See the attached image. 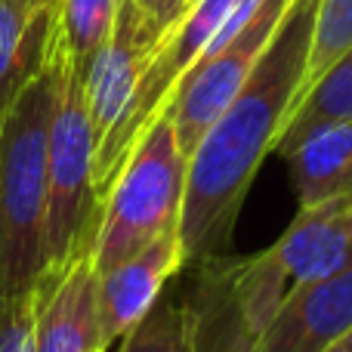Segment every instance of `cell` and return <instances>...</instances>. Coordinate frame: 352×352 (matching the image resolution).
I'll list each match as a JSON object with an SVG mask.
<instances>
[{
  "label": "cell",
  "instance_id": "cell-1",
  "mask_svg": "<svg viewBox=\"0 0 352 352\" xmlns=\"http://www.w3.org/2000/svg\"><path fill=\"white\" fill-rule=\"evenodd\" d=\"M316 0H294L248 84L186 158L179 241L186 263H204L226 241L241 201L275 152L303 84Z\"/></svg>",
  "mask_w": 352,
  "mask_h": 352
},
{
  "label": "cell",
  "instance_id": "cell-2",
  "mask_svg": "<svg viewBox=\"0 0 352 352\" xmlns=\"http://www.w3.org/2000/svg\"><path fill=\"white\" fill-rule=\"evenodd\" d=\"M65 47L16 99L0 124V294H28L43 272L50 127L59 99Z\"/></svg>",
  "mask_w": 352,
  "mask_h": 352
},
{
  "label": "cell",
  "instance_id": "cell-3",
  "mask_svg": "<svg viewBox=\"0 0 352 352\" xmlns=\"http://www.w3.org/2000/svg\"><path fill=\"white\" fill-rule=\"evenodd\" d=\"M352 260V192L300 207L287 232L263 254L226 266V291L250 343L275 312Z\"/></svg>",
  "mask_w": 352,
  "mask_h": 352
},
{
  "label": "cell",
  "instance_id": "cell-4",
  "mask_svg": "<svg viewBox=\"0 0 352 352\" xmlns=\"http://www.w3.org/2000/svg\"><path fill=\"white\" fill-rule=\"evenodd\" d=\"M182 192H186V155L173 136L170 118L161 111L158 121L142 133L118 179L111 182L93 235V269L111 272L140 254L146 244L179 226Z\"/></svg>",
  "mask_w": 352,
  "mask_h": 352
},
{
  "label": "cell",
  "instance_id": "cell-5",
  "mask_svg": "<svg viewBox=\"0 0 352 352\" xmlns=\"http://www.w3.org/2000/svg\"><path fill=\"white\" fill-rule=\"evenodd\" d=\"M93 161H96V136L87 115L80 68L65 53L59 99L53 111V127H50L43 272L68 266L93 248L99 223Z\"/></svg>",
  "mask_w": 352,
  "mask_h": 352
},
{
  "label": "cell",
  "instance_id": "cell-6",
  "mask_svg": "<svg viewBox=\"0 0 352 352\" xmlns=\"http://www.w3.org/2000/svg\"><path fill=\"white\" fill-rule=\"evenodd\" d=\"M291 3L294 0H241L217 41L176 84L164 105V115L170 118L173 136L186 158L248 84L250 72L272 43Z\"/></svg>",
  "mask_w": 352,
  "mask_h": 352
},
{
  "label": "cell",
  "instance_id": "cell-7",
  "mask_svg": "<svg viewBox=\"0 0 352 352\" xmlns=\"http://www.w3.org/2000/svg\"><path fill=\"white\" fill-rule=\"evenodd\" d=\"M238 3H241V0H192L158 34L152 53H148L146 72H142L140 90H136L127 124H124L121 133L109 142V148H102V152L96 155V161H93V186H96L99 207H102L111 182L121 173L124 161H127L130 152L136 148V142L142 140V133H146V130L158 121L161 111H164V105H167V99H170V93L176 90V84L192 72V65L204 56V50L217 41V34L232 19V12L238 10Z\"/></svg>",
  "mask_w": 352,
  "mask_h": 352
},
{
  "label": "cell",
  "instance_id": "cell-8",
  "mask_svg": "<svg viewBox=\"0 0 352 352\" xmlns=\"http://www.w3.org/2000/svg\"><path fill=\"white\" fill-rule=\"evenodd\" d=\"M155 47V34L148 31L136 0H121V12L105 47L80 68L87 115L96 136V155L109 148V142L121 133L133 109L148 53Z\"/></svg>",
  "mask_w": 352,
  "mask_h": 352
},
{
  "label": "cell",
  "instance_id": "cell-9",
  "mask_svg": "<svg viewBox=\"0 0 352 352\" xmlns=\"http://www.w3.org/2000/svg\"><path fill=\"white\" fill-rule=\"evenodd\" d=\"M34 297V352H96L99 275L90 250L62 269L41 272Z\"/></svg>",
  "mask_w": 352,
  "mask_h": 352
},
{
  "label": "cell",
  "instance_id": "cell-10",
  "mask_svg": "<svg viewBox=\"0 0 352 352\" xmlns=\"http://www.w3.org/2000/svg\"><path fill=\"white\" fill-rule=\"evenodd\" d=\"M186 266L179 229L164 232L152 244L99 275V346L109 352L121 343L161 300L164 285Z\"/></svg>",
  "mask_w": 352,
  "mask_h": 352
},
{
  "label": "cell",
  "instance_id": "cell-11",
  "mask_svg": "<svg viewBox=\"0 0 352 352\" xmlns=\"http://www.w3.org/2000/svg\"><path fill=\"white\" fill-rule=\"evenodd\" d=\"M352 334V260L340 272L294 294L250 352H328Z\"/></svg>",
  "mask_w": 352,
  "mask_h": 352
},
{
  "label": "cell",
  "instance_id": "cell-12",
  "mask_svg": "<svg viewBox=\"0 0 352 352\" xmlns=\"http://www.w3.org/2000/svg\"><path fill=\"white\" fill-rule=\"evenodd\" d=\"M59 0H0V124L53 59Z\"/></svg>",
  "mask_w": 352,
  "mask_h": 352
},
{
  "label": "cell",
  "instance_id": "cell-13",
  "mask_svg": "<svg viewBox=\"0 0 352 352\" xmlns=\"http://www.w3.org/2000/svg\"><path fill=\"white\" fill-rule=\"evenodd\" d=\"M300 207H312L352 188V121H328L278 140Z\"/></svg>",
  "mask_w": 352,
  "mask_h": 352
},
{
  "label": "cell",
  "instance_id": "cell-14",
  "mask_svg": "<svg viewBox=\"0 0 352 352\" xmlns=\"http://www.w3.org/2000/svg\"><path fill=\"white\" fill-rule=\"evenodd\" d=\"M118 352H198V328L188 300L167 297L121 340Z\"/></svg>",
  "mask_w": 352,
  "mask_h": 352
},
{
  "label": "cell",
  "instance_id": "cell-15",
  "mask_svg": "<svg viewBox=\"0 0 352 352\" xmlns=\"http://www.w3.org/2000/svg\"><path fill=\"white\" fill-rule=\"evenodd\" d=\"M121 0H59V41L78 68H84L111 37Z\"/></svg>",
  "mask_w": 352,
  "mask_h": 352
},
{
  "label": "cell",
  "instance_id": "cell-16",
  "mask_svg": "<svg viewBox=\"0 0 352 352\" xmlns=\"http://www.w3.org/2000/svg\"><path fill=\"white\" fill-rule=\"evenodd\" d=\"M328 121H352V50L303 93V99L281 130V140Z\"/></svg>",
  "mask_w": 352,
  "mask_h": 352
},
{
  "label": "cell",
  "instance_id": "cell-17",
  "mask_svg": "<svg viewBox=\"0 0 352 352\" xmlns=\"http://www.w3.org/2000/svg\"><path fill=\"white\" fill-rule=\"evenodd\" d=\"M349 50H352V0H316L312 37H309V53H306L300 99H303V93L309 90L337 59H343Z\"/></svg>",
  "mask_w": 352,
  "mask_h": 352
},
{
  "label": "cell",
  "instance_id": "cell-18",
  "mask_svg": "<svg viewBox=\"0 0 352 352\" xmlns=\"http://www.w3.org/2000/svg\"><path fill=\"white\" fill-rule=\"evenodd\" d=\"M0 352H34V297L0 294Z\"/></svg>",
  "mask_w": 352,
  "mask_h": 352
},
{
  "label": "cell",
  "instance_id": "cell-19",
  "mask_svg": "<svg viewBox=\"0 0 352 352\" xmlns=\"http://www.w3.org/2000/svg\"><path fill=\"white\" fill-rule=\"evenodd\" d=\"M136 3H140L142 19H146L148 31H152L155 41H158V34L173 22L176 16H179L182 6H186L188 0H136Z\"/></svg>",
  "mask_w": 352,
  "mask_h": 352
},
{
  "label": "cell",
  "instance_id": "cell-20",
  "mask_svg": "<svg viewBox=\"0 0 352 352\" xmlns=\"http://www.w3.org/2000/svg\"><path fill=\"white\" fill-rule=\"evenodd\" d=\"M328 352H352V334H349V337H343V340L337 343V346H331Z\"/></svg>",
  "mask_w": 352,
  "mask_h": 352
},
{
  "label": "cell",
  "instance_id": "cell-21",
  "mask_svg": "<svg viewBox=\"0 0 352 352\" xmlns=\"http://www.w3.org/2000/svg\"><path fill=\"white\" fill-rule=\"evenodd\" d=\"M188 3H192V0H188ZM182 10H186V6H182Z\"/></svg>",
  "mask_w": 352,
  "mask_h": 352
},
{
  "label": "cell",
  "instance_id": "cell-22",
  "mask_svg": "<svg viewBox=\"0 0 352 352\" xmlns=\"http://www.w3.org/2000/svg\"><path fill=\"white\" fill-rule=\"evenodd\" d=\"M96 352H102V349H96Z\"/></svg>",
  "mask_w": 352,
  "mask_h": 352
},
{
  "label": "cell",
  "instance_id": "cell-23",
  "mask_svg": "<svg viewBox=\"0 0 352 352\" xmlns=\"http://www.w3.org/2000/svg\"><path fill=\"white\" fill-rule=\"evenodd\" d=\"M349 192H352V188H349Z\"/></svg>",
  "mask_w": 352,
  "mask_h": 352
}]
</instances>
